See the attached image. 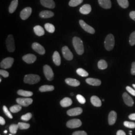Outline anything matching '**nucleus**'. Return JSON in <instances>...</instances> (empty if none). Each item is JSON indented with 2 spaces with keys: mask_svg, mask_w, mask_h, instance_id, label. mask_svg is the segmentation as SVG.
<instances>
[{
  "mask_svg": "<svg viewBox=\"0 0 135 135\" xmlns=\"http://www.w3.org/2000/svg\"><path fill=\"white\" fill-rule=\"evenodd\" d=\"M71 96H73V95H74V94H73V93H71Z\"/></svg>",
  "mask_w": 135,
  "mask_h": 135,
  "instance_id": "obj_53",
  "label": "nucleus"
},
{
  "mask_svg": "<svg viewBox=\"0 0 135 135\" xmlns=\"http://www.w3.org/2000/svg\"><path fill=\"white\" fill-rule=\"evenodd\" d=\"M133 86L135 88V84H133Z\"/></svg>",
  "mask_w": 135,
  "mask_h": 135,
  "instance_id": "obj_52",
  "label": "nucleus"
},
{
  "mask_svg": "<svg viewBox=\"0 0 135 135\" xmlns=\"http://www.w3.org/2000/svg\"><path fill=\"white\" fill-rule=\"evenodd\" d=\"M32 9L30 7H27L21 12L20 17L23 20L28 19L32 14Z\"/></svg>",
  "mask_w": 135,
  "mask_h": 135,
  "instance_id": "obj_11",
  "label": "nucleus"
},
{
  "mask_svg": "<svg viewBox=\"0 0 135 135\" xmlns=\"http://www.w3.org/2000/svg\"><path fill=\"white\" fill-rule=\"evenodd\" d=\"M92 10L91 5L89 4H85L82 6L80 9V12L84 15L89 14Z\"/></svg>",
  "mask_w": 135,
  "mask_h": 135,
  "instance_id": "obj_20",
  "label": "nucleus"
},
{
  "mask_svg": "<svg viewBox=\"0 0 135 135\" xmlns=\"http://www.w3.org/2000/svg\"><path fill=\"white\" fill-rule=\"evenodd\" d=\"M72 135H87V134L84 131H79L73 133Z\"/></svg>",
  "mask_w": 135,
  "mask_h": 135,
  "instance_id": "obj_45",
  "label": "nucleus"
},
{
  "mask_svg": "<svg viewBox=\"0 0 135 135\" xmlns=\"http://www.w3.org/2000/svg\"><path fill=\"white\" fill-rule=\"evenodd\" d=\"M0 74L1 76H2L3 77L7 78L9 77V73L7 71H5V70H0Z\"/></svg>",
  "mask_w": 135,
  "mask_h": 135,
  "instance_id": "obj_43",
  "label": "nucleus"
},
{
  "mask_svg": "<svg viewBox=\"0 0 135 135\" xmlns=\"http://www.w3.org/2000/svg\"><path fill=\"white\" fill-rule=\"evenodd\" d=\"M119 5L123 8H127L129 7V3L128 0H117Z\"/></svg>",
  "mask_w": 135,
  "mask_h": 135,
  "instance_id": "obj_32",
  "label": "nucleus"
},
{
  "mask_svg": "<svg viewBox=\"0 0 135 135\" xmlns=\"http://www.w3.org/2000/svg\"><path fill=\"white\" fill-rule=\"evenodd\" d=\"M86 82L89 85L94 86H99L101 84V80L95 78H88L86 80Z\"/></svg>",
  "mask_w": 135,
  "mask_h": 135,
  "instance_id": "obj_18",
  "label": "nucleus"
},
{
  "mask_svg": "<svg viewBox=\"0 0 135 135\" xmlns=\"http://www.w3.org/2000/svg\"><path fill=\"white\" fill-rule=\"evenodd\" d=\"M124 125L126 127H127L128 128H131V129L135 128V123L134 122L125 121L124 122Z\"/></svg>",
  "mask_w": 135,
  "mask_h": 135,
  "instance_id": "obj_39",
  "label": "nucleus"
},
{
  "mask_svg": "<svg viewBox=\"0 0 135 135\" xmlns=\"http://www.w3.org/2000/svg\"><path fill=\"white\" fill-rule=\"evenodd\" d=\"M21 109H22V106H21L19 104L14 105L10 107V111L14 113H16L19 112L21 110Z\"/></svg>",
  "mask_w": 135,
  "mask_h": 135,
  "instance_id": "obj_34",
  "label": "nucleus"
},
{
  "mask_svg": "<svg viewBox=\"0 0 135 135\" xmlns=\"http://www.w3.org/2000/svg\"><path fill=\"white\" fill-rule=\"evenodd\" d=\"M100 6L104 9H110L112 7L111 0H98Z\"/></svg>",
  "mask_w": 135,
  "mask_h": 135,
  "instance_id": "obj_19",
  "label": "nucleus"
},
{
  "mask_svg": "<svg viewBox=\"0 0 135 135\" xmlns=\"http://www.w3.org/2000/svg\"><path fill=\"white\" fill-rule=\"evenodd\" d=\"M0 82H2V79H1H1H0Z\"/></svg>",
  "mask_w": 135,
  "mask_h": 135,
  "instance_id": "obj_54",
  "label": "nucleus"
},
{
  "mask_svg": "<svg viewBox=\"0 0 135 135\" xmlns=\"http://www.w3.org/2000/svg\"><path fill=\"white\" fill-rule=\"evenodd\" d=\"M83 112V109L81 108L77 107L73 108L67 111L68 115L70 116H76L81 114Z\"/></svg>",
  "mask_w": 135,
  "mask_h": 135,
  "instance_id": "obj_14",
  "label": "nucleus"
},
{
  "mask_svg": "<svg viewBox=\"0 0 135 135\" xmlns=\"http://www.w3.org/2000/svg\"><path fill=\"white\" fill-rule=\"evenodd\" d=\"M123 98L126 104L129 107L133 106L134 102L133 99L127 93H124L123 94Z\"/></svg>",
  "mask_w": 135,
  "mask_h": 135,
  "instance_id": "obj_15",
  "label": "nucleus"
},
{
  "mask_svg": "<svg viewBox=\"0 0 135 135\" xmlns=\"http://www.w3.org/2000/svg\"><path fill=\"white\" fill-rule=\"evenodd\" d=\"M91 102L92 105L97 107H100L102 106V102L100 98L97 96H93L91 98Z\"/></svg>",
  "mask_w": 135,
  "mask_h": 135,
  "instance_id": "obj_25",
  "label": "nucleus"
},
{
  "mask_svg": "<svg viewBox=\"0 0 135 135\" xmlns=\"http://www.w3.org/2000/svg\"><path fill=\"white\" fill-rule=\"evenodd\" d=\"M131 74L133 75H135V62H133L132 64Z\"/></svg>",
  "mask_w": 135,
  "mask_h": 135,
  "instance_id": "obj_46",
  "label": "nucleus"
},
{
  "mask_svg": "<svg viewBox=\"0 0 135 135\" xmlns=\"http://www.w3.org/2000/svg\"><path fill=\"white\" fill-rule=\"evenodd\" d=\"M76 98H77L78 101L80 103H81L82 104H85L86 103V99L81 95L78 94V95H77Z\"/></svg>",
  "mask_w": 135,
  "mask_h": 135,
  "instance_id": "obj_41",
  "label": "nucleus"
},
{
  "mask_svg": "<svg viewBox=\"0 0 135 135\" xmlns=\"http://www.w3.org/2000/svg\"><path fill=\"white\" fill-rule=\"evenodd\" d=\"M12 135V134H10V135Z\"/></svg>",
  "mask_w": 135,
  "mask_h": 135,
  "instance_id": "obj_56",
  "label": "nucleus"
},
{
  "mask_svg": "<svg viewBox=\"0 0 135 135\" xmlns=\"http://www.w3.org/2000/svg\"><path fill=\"white\" fill-rule=\"evenodd\" d=\"M82 124V122L80 120L74 119L68 121L67 123V126L69 128L74 129L80 127Z\"/></svg>",
  "mask_w": 135,
  "mask_h": 135,
  "instance_id": "obj_8",
  "label": "nucleus"
},
{
  "mask_svg": "<svg viewBox=\"0 0 135 135\" xmlns=\"http://www.w3.org/2000/svg\"><path fill=\"white\" fill-rule=\"evenodd\" d=\"M79 24L82 28L88 33L92 34H94L95 33V29H94L91 26L86 24L83 20H80L79 21Z\"/></svg>",
  "mask_w": 135,
  "mask_h": 135,
  "instance_id": "obj_10",
  "label": "nucleus"
},
{
  "mask_svg": "<svg viewBox=\"0 0 135 135\" xmlns=\"http://www.w3.org/2000/svg\"><path fill=\"white\" fill-rule=\"evenodd\" d=\"M129 118L132 120H135V113L131 114L129 116Z\"/></svg>",
  "mask_w": 135,
  "mask_h": 135,
  "instance_id": "obj_49",
  "label": "nucleus"
},
{
  "mask_svg": "<svg viewBox=\"0 0 135 135\" xmlns=\"http://www.w3.org/2000/svg\"><path fill=\"white\" fill-rule=\"evenodd\" d=\"M4 133H7V131L5 130V131H4Z\"/></svg>",
  "mask_w": 135,
  "mask_h": 135,
  "instance_id": "obj_51",
  "label": "nucleus"
},
{
  "mask_svg": "<svg viewBox=\"0 0 135 135\" xmlns=\"http://www.w3.org/2000/svg\"><path fill=\"white\" fill-rule=\"evenodd\" d=\"M45 28L50 33H53L55 31V26L50 23H47L45 25Z\"/></svg>",
  "mask_w": 135,
  "mask_h": 135,
  "instance_id": "obj_31",
  "label": "nucleus"
},
{
  "mask_svg": "<svg viewBox=\"0 0 135 135\" xmlns=\"http://www.w3.org/2000/svg\"><path fill=\"white\" fill-rule=\"evenodd\" d=\"M65 82L68 85L72 87H78L80 85V82L78 80L73 78H67L65 80Z\"/></svg>",
  "mask_w": 135,
  "mask_h": 135,
  "instance_id": "obj_21",
  "label": "nucleus"
},
{
  "mask_svg": "<svg viewBox=\"0 0 135 135\" xmlns=\"http://www.w3.org/2000/svg\"><path fill=\"white\" fill-rule=\"evenodd\" d=\"M32 49L34 50L35 52L40 55H44L45 54V50L41 44L35 42L32 45Z\"/></svg>",
  "mask_w": 135,
  "mask_h": 135,
  "instance_id": "obj_12",
  "label": "nucleus"
},
{
  "mask_svg": "<svg viewBox=\"0 0 135 135\" xmlns=\"http://www.w3.org/2000/svg\"><path fill=\"white\" fill-rule=\"evenodd\" d=\"M3 109V111L4 112L6 115L8 117H9L10 119H12V118H13V116H12V115L11 114V112H10V111L8 110L7 107L6 106H4Z\"/></svg>",
  "mask_w": 135,
  "mask_h": 135,
  "instance_id": "obj_42",
  "label": "nucleus"
},
{
  "mask_svg": "<svg viewBox=\"0 0 135 135\" xmlns=\"http://www.w3.org/2000/svg\"><path fill=\"white\" fill-rule=\"evenodd\" d=\"M22 58L23 61L28 64H32L34 63L37 60V57L35 55L31 54H27L24 56Z\"/></svg>",
  "mask_w": 135,
  "mask_h": 135,
  "instance_id": "obj_13",
  "label": "nucleus"
},
{
  "mask_svg": "<svg viewBox=\"0 0 135 135\" xmlns=\"http://www.w3.org/2000/svg\"><path fill=\"white\" fill-rule=\"evenodd\" d=\"M18 125L19 126V128L21 130L28 129L30 127V125L29 124L25 123H22V122H20Z\"/></svg>",
  "mask_w": 135,
  "mask_h": 135,
  "instance_id": "obj_36",
  "label": "nucleus"
},
{
  "mask_svg": "<svg viewBox=\"0 0 135 135\" xmlns=\"http://www.w3.org/2000/svg\"><path fill=\"white\" fill-rule=\"evenodd\" d=\"M34 31L35 34L38 36H42L45 34V31L43 27L39 25H37L34 27Z\"/></svg>",
  "mask_w": 135,
  "mask_h": 135,
  "instance_id": "obj_26",
  "label": "nucleus"
},
{
  "mask_svg": "<svg viewBox=\"0 0 135 135\" xmlns=\"http://www.w3.org/2000/svg\"><path fill=\"white\" fill-rule=\"evenodd\" d=\"M16 102L22 106L28 107L32 104L33 99L29 98H18L16 100Z\"/></svg>",
  "mask_w": 135,
  "mask_h": 135,
  "instance_id": "obj_7",
  "label": "nucleus"
},
{
  "mask_svg": "<svg viewBox=\"0 0 135 135\" xmlns=\"http://www.w3.org/2000/svg\"><path fill=\"white\" fill-rule=\"evenodd\" d=\"M76 72L79 76H82L83 77H86L88 76V75H89L88 73L87 72L86 70H85L84 69H83L82 68L78 69Z\"/></svg>",
  "mask_w": 135,
  "mask_h": 135,
  "instance_id": "obj_33",
  "label": "nucleus"
},
{
  "mask_svg": "<svg viewBox=\"0 0 135 135\" xmlns=\"http://www.w3.org/2000/svg\"><path fill=\"white\" fill-rule=\"evenodd\" d=\"M72 104V100L68 97H66L60 102V105L63 107H68L70 106Z\"/></svg>",
  "mask_w": 135,
  "mask_h": 135,
  "instance_id": "obj_24",
  "label": "nucleus"
},
{
  "mask_svg": "<svg viewBox=\"0 0 135 135\" xmlns=\"http://www.w3.org/2000/svg\"><path fill=\"white\" fill-rule=\"evenodd\" d=\"M18 6V0H13L11 2L10 6H9V13L11 14L13 13L16 10Z\"/></svg>",
  "mask_w": 135,
  "mask_h": 135,
  "instance_id": "obj_27",
  "label": "nucleus"
},
{
  "mask_svg": "<svg viewBox=\"0 0 135 135\" xmlns=\"http://www.w3.org/2000/svg\"><path fill=\"white\" fill-rule=\"evenodd\" d=\"M126 90H127V91L129 92V93H130L131 95H132L134 96H135V90H134L133 89H132L131 87H129V86L126 87Z\"/></svg>",
  "mask_w": 135,
  "mask_h": 135,
  "instance_id": "obj_44",
  "label": "nucleus"
},
{
  "mask_svg": "<svg viewBox=\"0 0 135 135\" xmlns=\"http://www.w3.org/2000/svg\"><path fill=\"white\" fill-rule=\"evenodd\" d=\"M129 43L131 46H133L135 45V31L131 34L129 38Z\"/></svg>",
  "mask_w": 135,
  "mask_h": 135,
  "instance_id": "obj_38",
  "label": "nucleus"
},
{
  "mask_svg": "<svg viewBox=\"0 0 135 135\" xmlns=\"http://www.w3.org/2000/svg\"><path fill=\"white\" fill-rule=\"evenodd\" d=\"M53 60L54 63H55V64L56 66H59L61 65V59L60 54L57 51H55L53 55Z\"/></svg>",
  "mask_w": 135,
  "mask_h": 135,
  "instance_id": "obj_23",
  "label": "nucleus"
},
{
  "mask_svg": "<svg viewBox=\"0 0 135 135\" xmlns=\"http://www.w3.org/2000/svg\"><path fill=\"white\" fill-rule=\"evenodd\" d=\"M117 135H126L125 132L123 130H119L117 132Z\"/></svg>",
  "mask_w": 135,
  "mask_h": 135,
  "instance_id": "obj_48",
  "label": "nucleus"
},
{
  "mask_svg": "<svg viewBox=\"0 0 135 135\" xmlns=\"http://www.w3.org/2000/svg\"><path fill=\"white\" fill-rule=\"evenodd\" d=\"M62 52L63 57L68 61H71L73 59V55L67 46H64L62 48Z\"/></svg>",
  "mask_w": 135,
  "mask_h": 135,
  "instance_id": "obj_9",
  "label": "nucleus"
},
{
  "mask_svg": "<svg viewBox=\"0 0 135 135\" xmlns=\"http://www.w3.org/2000/svg\"><path fill=\"white\" fill-rule=\"evenodd\" d=\"M117 118V114L116 112L114 111H111L108 116V122L109 125H113L116 123Z\"/></svg>",
  "mask_w": 135,
  "mask_h": 135,
  "instance_id": "obj_17",
  "label": "nucleus"
},
{
  "mask_svg": "<svg viewBox=\"0 0 135 135\" xmlns=\"http://www.w3.org/2000/svg\"><path fill=\"white\" fill-rule=\"evenodd\" d=\"M83 2V0H70L69 2V5L70 7H76L78 5H80L82 4Z\"/></svg>",
  "mask_w": 135,
  "mask_h": 135,
  "instance_id": "obj_35",
  "label": "nucleus"
},
{
  "mask_svg": "<svg viewBox=\"0 0 135 135\" xmlns=\"http://www.w3.org/2000/svg\"><path fill=\"white\" fill-rule=\"evenodd\" d=\"M55 88L51 85H44L39 88V91L41 92H50L54 90Z\"/></svg>",
  "mask_w": 135,
  "mask_h": 135,
  "instance_id": "obj_28",
  "label": "nucleus"
},
{
  "mask_svg": "<svg viewBox=\"0 0 135 135\" xmlns=\"http://www.w3.org/2000/svg\"><path fill=\"white\" fill-rule=\"evenodd\" d=\"M98 67L100 70H105L108 67V64L104 60H101L98 63Z\"/></svg>",
  "mask_w": 135,
  "mask_h": 135,
  "instance_id": "obj_30",
  "label": "nucleus"
},
{
  "mask_svg": "<svg viewBox=\"0 0 135 135\" xmlns=\"http://www.w3.org/2000/svg\"><path fill=\"white\" fill-rule=\"evenodd\" d=\"M40 81V77L35 74H28L25 76L24 82L31 85L38 83Z\"/></svg>",
  "mask_w": 135,
  "mask_h": 135,
  "instance_id": "obj_3",
  "label": "nucleus"
},
{
  "mask_svg": "<svg viewBox=\"0 0 135 135\" xmlns=\"http://www.w3.org/2000/svg\"><path fill=\"white\" fill-rule=\"evenodd\" d=\"M32 115L30 113H28L26 114L21 117V120L25 121H28L31 119Z\"/></svg>",
  "mask_w": 135,
  "mask_h": 135,
  "instance_id": "obj_40",
  "label": "nucleus"
},
{
  "mask_svg": "<svg viewBox=\"0 0 135 135\" xmlns=\"http://www.w3.org/2000/svg\"><path fill=\"white\" fill-rule=\"evenodd\" d=\"M39 16L42 18H50L53 17L54 16V13L50 11H43L40 12Z\"/></svg>",
  "mask_w": 135,
  "mask_h": 135,
  "instance_id": "obj_22",
  "label": "nucleus"
},
{
  "mask_svg": "<svg viewBox=\"0 0 135 135\" xmlns=\"http://www.w3.org/2000/svg\"><path fill=\"white\" fill-rule=\"evenodd\" d=\"M44 73L47 79L49 81L53 80L54 77L53 71L49 65H46L44 66Z\"/></svg>",
  "mask_w": 135,
  "mask_h": 135,
  "instance_id": "obj_6",
  "label": "nucleus"
},
{
  "mask_svg": "<svg viewBox=\"0 0 135 135\" xmlns=\"http://www.w3.org/2000/svg\"><path fill=\"white\" fill-rule=\"evenodd\" d=\"M18 128H19L18 125L12 124V125H11L10 126L9 130H10V132H11L12 134H15L17 133Z\"/></svg>",
  "mask_w": 135,
  "mask_h": 135,
  "instance_id": "obj_37",
  "label": "nucleus"
},
{
  "mask_svg": "<svg viewBox=\"0 0 135 135\" xmlns=\"http://www.w3.org/2000/svg\"><path fill=\"white\" fill-rule=\"evenodd\" d=\"M130 17L132 19L135 21V11H132L130 13Z\"/></svg>",
  "mask_w": 135,
  "mask_h": 135,
  "instance_id": "obj_47",
  "label": "nucleus"
},
{
  "mask_svg": "<svg viewBox=\"0 0 135 135\" xmlns=\"http://www.w3.org/2000/svg\"><path fill=\"white\" fill-rule=\"evenodd\" d=\"M6 45L9 52H14L15 50L14 39L12 35H9L6 40Z\"/></svg>",
  "mask_w": 135,
  "mask_h": 135,
  "instance_id": "obj_4",
  "label": "nucleus"
},
{
  "mask_svg": "<svg viewBox=\"0 0 135 135\" xmlns=\"http://www.w3.org/2000/svg\"><path fill=\"white\" fill-rule=\"evenodd\" d=\"M14 62V59L11 57L5 58L2 61L0 64V67L5 69H9L12 67Z\"/></svg>",
  "mask_w": 135,
  "mask_h": 135,
  "instance_id": "obj_5",
  "label": "nucleus"
},
{
  "mask_svg": "<svg viewBox=\"0 0 135 135\" xmlns=\"http://www.w3.org/2000/svg\"><path fill=\"white\" fill-rule=\"evenodd\" d=\"M0 124L2 125H4L5 124V119L2 117H0Z\"/></svg>",
  "mask_w": 135,
  "mask_h": 135,
  "instance_id": "obj_50",
  "label": "nucleus"
},
{
  "mask_svg": "<svg viewBox=\"0 0 135 135\" xmlns=\"http://www.w3.org/2000/svg\"><path fill=\"white\" fill-rule=\"evenodd\" d=\"M41 4L44 7L49 9H54L55 7V3L53 0H41Z\"/></svg>",
  "mask_w": 135,
  "mask_h": 135,
  "instance_id": "obj_16",
  "label": "nucleus"
},
{
  "mask_svg": "<svg viewBox=\"0 0 135 135\" xmlns=\"http://www.w3.org/2000/svg\"><path fill=\"white\" fill-rule=\"evenodd\" d=\"M105 47L107 51H111L115 45V38L112 34H109L105 40Z\"/></svg>",
  "mask_w": 135,
  "mask_h": 135,
  "instance_id": "obj_2",
  "label": "nucleus"
},
{
  "mask_svg": "<svg viewBox=\"0 0 135 135\" xmlns=\"http://www.w3.org/2000/svg\"><path fill=\"white\" fill-rule=\"evenodd\" d=\"M73 44L75 49L76 53L79 55H82L84 52V47L82 40L77 37H75L73 39Z\"/></svg>",
  "mask_w": 135,
  "mask_h": 135,
  "instance_id": "obj_1",
  "label": "nucleus"
},
{
  "mask_svg": "<svg viewBox=\"0 0 135 135\" xmlns=\"http://www.w3.org/2000/svg\"><path fill=\"white\" fill-rule=\"evenodd\" d=\"M17 94L22 96L26 97H29L32 96L33 94V92L31 91H25L23 90H19L18 91Z\"/></svg>",
  "mask_w": 135,
  "mask_h": 135,
  "instance_id": "obj_29",
  "label": "nucleus"
},
{
  "mask_svg": "<svg viewBox=\"0 0 135 135\" xmlns=\"http://www.w3.org/2000/svg\"><path fill=\"white\" fill-rule=\"evenodd\" d=\"M132 131H130V133H132Z\"/></svg>",
  "mask_w": 135,
  "mask_h": 135,
  "instance_id": "obj_55",
  "label": "nucleus"
}]
</instances>
